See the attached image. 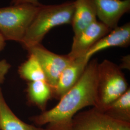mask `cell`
Returning <instances> with one entry per match:
<instances>
[{
	"label": "cell",
	"instance_id": "1",
	"mask_svg": "<svg viewBox=\"0 0 130 130\" xmlns=\"http://www.w3.org/2000/svg\"><path fill=\"white\" fill-rule=\"evenodd\" d=\"M98 63L97 59L89 61L78 83L61 98L55 107L31 117L30 120L39 127L48 124V130H69L78 111L85 107L95 106Z\"/></svg>",
	"mask_w": 130,
	"mask_h": 130
},
{
	"label": "cell",
	"instance_id": "2",
	"mask_svg": "<svg viewBox=\"0 0 130 130\" xmlns=\"http://www.w3.org/2000/svg\"><path fill=\"white\" fill-rule=\"evenodd\" d=\"M74 9L75 1L58 5L41 4L21 44L27 50L41 43L47 33L53 28L71 24Z\"/></svg>",
	"mask_w": 130,
	"mask_h": 130
},
{
	"label": "cell",
	"instance_id": "3",
	"mask_svg": "<svg viewBox=\"0 0 130 130\" xmlns=\"http://www.w3.org/2000/svg\"><path fill=\"white\" fill-rule=\"evenodd\" d=\"M129 88L125 75L120 66L105 59L98 65L96 101L94 107L104 111Z\"/></svg>",
	"mask_w": 130,
	"mask_h": 130
},
{
	"label": "cell",
	"instance_id": "4",
	"mask_svg": "<svg viewBox=\"0 0 130 130\" xmlns=\"http://www.w3.org/2000/svg\"><path fill=\"white\" fill-rule=\"evenodd\" d=\"M40 5L20 4L0 8V33L5 41L21 43Z\"/></svg>",
	"mask_w": 130,
	"mask_h": 130
},
{
	"label": "cell",
	"instance_id": "5",
	"mask_svg": "<svg viewBox=\"0 0 130 130\" xmlns=\"http://www.w3.org/2000/svg\"><path fill=\"white\" fill-rule=\"evenodd\" d=\"M69 130H130V123L118 121L93 107L76 114Z\"/></svg>",
	"mask_w": 130,
	"mask_h": 130
},
{
	"label": "cell",
	"instance_id": "6",
	"mask_svg": "<svg viewBox=\"0 0 130 130\" xmlns=\"http://www.w3.org/2000/svg\"><path fill=\"white\" fill-rule=\"evenodd\" d=\"M26 50L28 54H32L37 58L43 71L47 83L53 89L63 70L73 60L68 55H60L48 50L41 43Z\"/></svg>",
	"mask_w": 130,
	"mask_h": 130
},
{
	"label": "cell",
	"instance_id": "7",
	"mask_svg": "<svg viewBox=\"0 0 130 130\" xmlns=\"http://www.w3.org/2000/svg\"><path fill=\"white\" fill-rule=\"evenodd\" d=\"M111 30L100 21L93 22L74 36L71 50L68 55L72 60L85 56L91 47Z\"/></svg>",
	"mask_w": 130,
	"mask_h": 130
},
{
	"label": "cell",
	"instance_id": "8",
	"mask_svg": "<svg viewBox=\"0 0 130 130\" xmlns=\"http://www.w3.org/2000/svg\"><path fill=\"white\" fill-rule=\"evenodd\" d=\"M97 17L112 29L118 26L124 14L130 10V0H94Z\"/></svg>",
	"mask_w": 130,
	"mask_h": 130
},
{
	"label": "cell",
	"instance_id": "9",
	"mask_svg": "<svg viewBox=\"0 0 130 130\" xmlns=\"http://www.w3.org/2000/svg\"><path fill=\"white\" fill-rule=\"evenodd\" d=\"M89 60L85 56L76 58L61 73L55 87L53 96L59 100L78 83L83 74Z\"/></svg>",
	"mask_w": 130,
	"mask_h": 130
},
{
	"label": "cell",
	"instance_id": "10",
	"mask_svg": "<svg viewBox=\"0 0 130 130\" xmlns=\"http://www.w3.org/2000/svg\"><path fill=\"white\" fill-rule=\"evenodd\" d=\"M130 44V23L117 27L91 47L85 56L90 61L92 56L99 52L113 47H126Z\"/></svg>",
	"mask_w": 130,
	"mask_h": 130
},
{
	"label": "cell",
	"instance_id": "11",
	"mask_svg": "<svg viewBox=\"0 0 130 130\" xmlns=\"http://www.w3.org/2000/svg\"><path fill=\"white\" fill-rule=\"evenodd\" d=\"M94 0L75 1L74 12L71 26L74 36L78 35L85 28L98 21Z\"/></svg>",
	"mask_w": 130,
	"mask_h": 130
},
{
	"label": "cell",
	"instance_id": "12",
	"mask_svg": "<svg viewBox=\"0 0 130 130\" xmlns=\"http://www.w3.org/2000/svg\"><path fill=\"white\" fill-rule=\"evenodd\" d=\"M0 130H48L28 124L21 120L11 109L0 87Z\"/></svg>",
	"mask_w": 130,
	"mask_h": 130
},
{
	"label": "cell",
	"instance_id": "13",
	"mask_svg": "<svg viewBox=\"0 0 130 130\" xmlns=\"http://www.w3.org/2000/svg\"><path fill=\"white\" fill-rule=\"evenodd\" d=\"M28 102L42 112L46 110L47 103L53 96V89L46 80L28 82L26 89Z\"/></svg>",
	"mask_w": 130,
	"mask_h": 130
},
{
	"label": "cell",
	"instance_id": "14",
	"mask_svg": "<svg viewBox=\"0 0 130 130\" xmlns=\"http://www.w3.org/2000/svg\"><path fill=\"white\" fill-rule=\"evenodd\" d=\"M103 112L118 121L130 123V88Z\"/></svg>",
	"mask_w": 130,
	"mask_h": 130
},
{
	"label": "cell",
	"instance_id": "15",
	"mask_svg": "<svg viewBox=\"0 0 130 130\" xmlns=\"http://www.w3.org/2000/svg\"><path fill=\"white\" fill-rule=\"evenodd\" d=\"M19 74L21 79L28 82L46 80L42 67L35 56L28 54V59L19 67Z\"/></svg>",
	"mask_w": 130,
	"mask_h": 130
},
{
	"label": "cell",
	"instance_id": "16",
	"mask_svg": "<svg viewBox=\"0 0 130 130\" xmlns=\"http://www.w3.org/2000/svg\"><path fill=\"white\" fill-rule=\"evenodd\" d=\"M11 66L5 59L0 60V85L5 80V76L7 74Z\"/></svg>",
	"mask_w": 130,
	"mask_h": 130
},
{
	"label": "cell",
	"instance_id": "17",
	"mask_svg": "<svg viewBox=\"0 0 130 130\" xmlns=\"http://www.w3.org/2000/svg\"><path fill=\"white\" fill-rule=\"evenodd\" d=\"M11 2L14 5L20 4L38 5L40 4L38 0H11Z\"/></svg>",
	"mask_w": 130,
	"mask_h": 130
},
{
	"label": "cell",
	"instance_id": "18",
	"mask_svg": "<svg viewBox=\"0 0 130 130\" xmlns=\"http://www.w3.org/2000/svg\"><path fill=\"white\" fill-rule=\"evenodd\" d=\"M122 69H126L127 70L130 69V55H127L123 57L122 59V63L120 66H119Z\"/></svg>",
	"mask_w": 130,
	"mask_h": 130
},
{
	"label": "cell",
	"instance_id": "19",
	"mask_svg": "<svg viewBox=\"0 0 130 130\" xmlns=\"http://www.w3.org/2000/svg\"><path fill=\"white\" fill-rule=\"evenodd\" d=\"M6 41L3 37L2 35L0 33V52L2 51L5 48L6 45Z\"/></svg>",
	"mask_w": 130,
	"mask_h": 130
}]
</instances>
